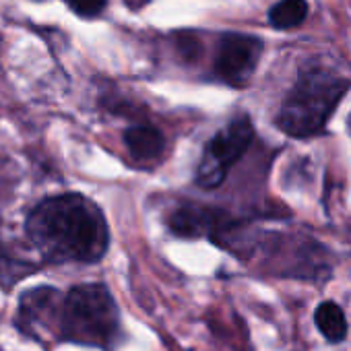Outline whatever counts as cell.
Instances as JSON below:
<instances>
[{"instance_id": "cell-1", "label": "cell", "mask_w": 351, "mask_h": 351, "mask_svg": "<svg viewBox=\"0 0 351 351\" xmlns=\"http://www.w3.org/2000/svg\"><path fill=\"white\" fill-rule=\"evenodd\" d=\"M25 234L46 263H97L110 232L101 209L83 195L66 193L36 205L25 219Z\"/></svg>"}, {"instance_id": "cell-2", "label": "cell", "mask_w": 351, "mask_h": 351, "mask_svg": "<svg viewBox=\"0 0 351 351\" xmlns=\"http://www.w3.org/2000/svg\"><path fill=\"white\" fill-rule=\"evenodd\" d=\"M349 87V81L328 66H304L281 104L279 128L295 138L320 132Z\"/></svg>"}, {"instance_id": "cell-3", "label": "cell", "mask_w": 351, "mask_h": 351, "mask_svg": "<svg viewBox=\"0 0 351 351\" xmlns=\"http://www.w3.org/2000/svg\"><path fill=\"white\" fill-rule=\"evenodd\" d=\"M120 328V312L104 283L75 285L60 302L56 337L60 341L110 347Z\"/></svg>"}, {"instance_id": "cell-4", "label": "cell", "mask_w": 351, "mask_h": 351, "mask_svg": "<svg viewBox=\"0 0 351 351\" xmlns=\"http://www.w3.org/2000/svg\"><path fill=\"white\" fill-rule=\"evenodd\" d=\"M252 138L254 128L246 116H240L223 126L205 147L203 159L197 167V184L207 191L217 189L226 180L230 167L246 153Z\"/></svg>"}, {"instance_id": "cell-5", "label": "cell", "mask_w": 351, "mask_h": 351, "mask_svg": "<svg viewBox=\"0 0 351 351\" xmlns=\"http://www.w3.org/2000/svg\"><path fill=\"white\" fill-rule=\"evenodd\" d=\"M263 48V40L254 36L226 34L217 46L215 75L232 87H244L256 71Z\"/></svg>"}, {"instance_id": "cell-6", "label": "cell", "mask_w": 351, "mask_h": 351, "mask_svg": "<svg viewBox=\"0 0 351 351\" xmlns=\"http://www.w3.org/2000/svg\"><path fill=\"white\" fill-rule=\"evenodd\" d=\"M62 295L54 287H34L25 291L19 300V310L15 324L23 335H29L38 341L44 339V328H56ZM44 343V341H42Z\"/></svg>"}, {"instance_id": "cell-7", "label": "cell", "mask_w": 351, "mask_h": 351, "mask_svg": "<svg viewBox=\"0 0 351 351\" xmlns=\"http://www.w3.org/2000/svg\"><path fill=\"white\" fill-rule=\"evenodd\" d=\"M226 217L215 209H205L197 205H184L169 217V230L176 236L184 238H199V236H213L223 232Z\"/></svg>"}, {"instance_id": "cell-8", "label": "cell", "mask_w": 351, "mask_h": 351, "mask_svg": "<svg viewBox=\"0 0 351 351\" xmlns=\"http://www.w3.org/2000/svg\"><path fill=\"white\" fill-rule=\"evenodd\" d=\"M124 143H126L130 155L138 161H151V159L159 157L165 147L161 132L147 124L130 126L124 132Z\"/></svg>"}, {"instance_id": "cell-9", "label": "cell", "mask_w": 351, "mask_h": 351, "mask_svg": "<svg viewBox=\"0 0 351 351\" xmlns=\"http://www.w3.org/2000/svg\"><path fill=\"white\" fill-rule=\"evenodd\" d=\"M314 320H316V326L322 332V337H326L330 343H341L347 337V318H345L343 310L339 308V304L322 302L316 308Z\"/></svg>"}, {"instance_id": "cell-10", "label": "cell", "mask_w": 351, "mask_h": 351, "mask_svg": "<svg viewBox=\"0 0 351 351\" xmlns=\"http://www.w3.org/2000/svg\"><path fill=\"white\" fill-rule=\"evenodd\" d=\"M36 271V265L21 258L13 248H9L3 240H0V287H13L19 279Z\"/></svg>"}, {"instance_id": "cell-11", "label": "cell", "mask_w": 351, "mask_h": 351, "mask_svg": "<svg viewBox=\"0 0 351 351\" xmlns=\"http://www.w3.org/2000/svg\"><path fill=\"white\" fill-rule=\"evenodd\" d=\"M308 17L306 0H279L269 11V23L275 29H293Z\"/></svg>"}, {"instance_id": "cell-12", "label": "cell", "mask_w": 351, "mask_h": 351, "mask_svg": "<svg viewBox=\"0 0 351 351\" xmlns=\"http://www.w3.org/2000/svg\"><path fill=\"white\" fill-rule=\"evenodd\" d=\"M69 5L79 17L91 19V17H97L106 9L108 0H69Z\"/></svg>"}]
</instances>
